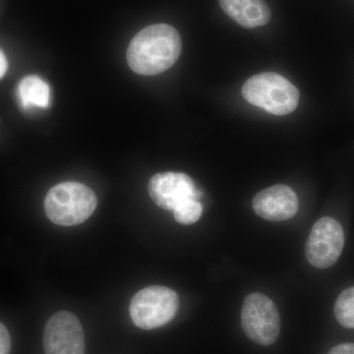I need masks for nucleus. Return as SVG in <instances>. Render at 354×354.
I'll use <instances>...</instances> for the list:
<instances>
[{"instance_id":"obj_6","label":"nucleus","mask_w":354,"mask_h":354,"mask_svg":"<svg viewBox=\"0 0 354 354\" xmlns=\"http://www.w3.org/2000/svg\"><path fill=\"white\" fill-rule=\"evenodd\" d=\"M344 245V234L341 223L325 216L312 228L305 247V255L310 265L318 269H327L341 257Z\"/></svg>"},{"instance_id":"obj_7","label":"nucleus","mask_w":354,"mask_h":354,"mask_svg":"<svg viewBox=\"0 0 354 354\" xmlns=\"http://www.w3.org/2000/svg\"><path fill=\"white\" fill-rule=\"evenodd\" d=\"M44 354H85V335L73 313L59 311L48 319L44 330Z\"/></svg>"},{"instance_id":"obj_4","label":"nucleus","mask_w":354,"mask_h":354,"mask_svg":"<svg viewBox=\"0 0 354 354\" xmlns=\"http://www.w3.org/2000/svg\"><path fill=\"white\" fill-rule=\"evenodd\" d=\"M178 307L176 291L164 286H151L133 297L129 311L135 326L142 330H153L171 322Z\"/></svg>"},{"instance_id":"obj_16","label":"nucleus","mask_w":354,"mask_h":354,"mask_svg":"<svg viewBox=\"0 0 354 354\" xmlns=\"http://www.w3.org/2000/svg\"><path fill=\"white\" fill-rule=\"evenodd\" d=\"M7 66H8V64H7L6 55H4V53L0 50V79L6 73Z\"/></svg>"},{"instance_id":"obj_10","label":"nucleus","mask_w":354,"mask_h":354,"mask_svg":"<svg viewBox=\"0 0 354 354\" xmlns=\"http://www.w3.org/2000/svg\"><path fill=\"white\" fill-rule=\"evenodd\" d=\"M221 9L237 24L247 29L267 25L272 18L264 0H220Z\"/></svg>"},{"instance_id":"obj_12","label":"nucleus","mask_w":354,"mask_h":354,"mask_svg":"<svg viewBox=\"0 0 354 354\" xmlns=\"http://www.w3.org/2000/svg\"><path fill=\"white\" fill-rule=\"evenodd\" d=\"M337 322L346 329H354V286L342 291L335 304Z\"/></svg>"},{"instance_id":"obj_11","label":"nucleus","mask_w":354,"mask_h":354,"mask_svg":"<svg viewBox=\"0 0 354 354\" xmlns=\"http://www.w3.org/2000/svg\"><path fill=\"white\" fill-rule=\"evenodd\" d=\"M50 87L38 76H27L21 81L18 97L23 109H46L50 104Z\"/></svg>"},{"instance_id":"obj_1","label":"nucleus","mask_w":354,"mask_h":354,"mask_svg":"<svg viewBox=\"0 0 354 354\" xmlns=\"http://www.w3.org/2000/svg\"><path fill=\"white\" fill-rule=\"evenodd\" d=\"M181 46L176 28L167 24L149 26L141 30L128 46V64L140 75H157L176 64Z\"/></svg>"},{"instance_id":"obj_3","label":"nucleus","mask_w":354,"mask_h":354,"mask_svg":"<svg viewBox=\"0 0 354 354\" xmlns=\"http://www.w3.org/2000/svg\"><path fill=\"white\" fill-rule=\"evenodd\" d=\"M242 95L249 104L279 116L295 111L299 102V92L295 86L274 72L249 78L242 88Z\"/></svg>"},{"instance_id":"obj_13","label":"nucleus","mask_w":354,"mask_h":354,"mask_svg":"<svg viewBox=\"0 0 354 354\" xmlns=\"http://www.w3.org/2000/svg\"><path fill=\"white\" fill-rule=\"evenodd\" d=\"M174 218L183 225H190L197 223L203 214V206L199 200L189 199L181 203L174 209Z\"/></svg>"},{"instance_id":"obj_2","label":"nucleus","mask_w":354,"mask_h":354,"mask_svg":"<svg viewBox=\"0 0 354 354\" xmlns=\"http://www.w3.org/2000/svg\"><path fill=\"white\" fill-rule=\"evenodd\" d=\"M94 191L82 183L67 181L53 186L44 199V209L50 221L62 227L83 223L97 208Z\"/></svg>"},{"instance_id":"obj_15","label":"nucleus","mask_w":354,"mask_h":354,"mask_svg":"<svg viewBox=\"0 0 354 354\" xmlns=\"http://www.w3.org/2000/svg\"><path fill=\"white\" fill-rule=\"evenodd\" d=\"M328 354H354V344H342L335 346Z\"/></svg>"},{"instance_id":"obj_9","label":"nucleus","mask_w":354,"mask_h":354,"mask_svg":"<svg viewBox=\"0 0 354 354\" xmlns=\"http://www.w3.org/2000/svg\"><path fill=\"white\" fill-rule=\"evenodd\" d=\"M252 205L258 216L270 221L290 220L299 208L297 193L283 184L260 191L254 197Z\"/></svg>"},{"instance_id":"obj_5","label":"nucleus","mask_w":354,"mask_h":354,"mask_svg":"<svg viewBox=\"0 0 354 354\" xmlns=\"http://www.w3.org/2000/svg\"><path fill=\"white\" fill-rule=\"evenodd\" d=\"M241 326L249 339L260 346H271L281 332L278 308L263 293H250L242 306Z\"/></svg>"},{"instance_id":"obj_8","label":"nucleus","mask_w":354,"mask_h":354,"mask_svg":"<svg viewBox=\"0 0 354 354\" xmlns=\"http://www.w3.org/2000/svg\"><path fill=\"white\" fill-rule=\"evenodd\" d=\"M149 194L158 207L167 211H174L187 200L200 198L192 178L183 172L155 174L149 183Z\"/></svg>"},{"instance_id":"obj_14","label":"nucleus","mask_w":354,"mask_h":354,"mask_svg":"<svg viewBox=\"0 0 354 354\" xmlns=\"http://www.w3.org/2000/svg\"><path fill=\"white\" fill-rule=\"evenodd\" d=\"M11 337L6 326L0 322V354H10Z\"/></svg>"}]
</instances>
